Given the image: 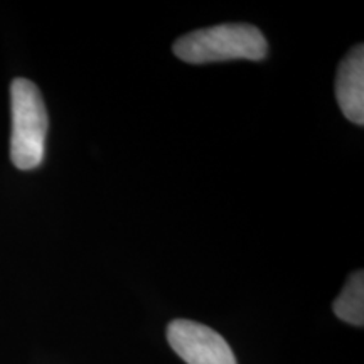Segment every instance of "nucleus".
Segmentation results:
<instances>
[{
    "instance_id": "f257e3e1",
    "label": "nucleus",
    "mask_w": 364,
    "mask_h": 364,
    "mask_svg": "<svg viewBox=\"0 0 364 364\" xmlns=\"http://www.w3.org/2000/svg\"><path fill=\"white\" fill-rule=\"evenodd\" d=\"M268 44L260 29L250 24H221L194 31L176 41L174 54L189 65L267 56Z\"/></svg>"
},
{
    "instance_id": "f03ea898",
    "label": "nucleus",
    "mask_w": 364,
    "mask_h": 364,
    "mask_svg": "<svg viewBox=\"0 0 364 364\" xmlns=\"http://www.w3.org/2000/svg\"><path fill=\"white\" fill-rule=\"evenodd\" d=\"M11 159L21 171L36 169L44 159L48 112L33 81L17 78L11 85Z\"/></svg>"
},
{
    "instance_id": "7ed1b4c3",
    "label": "nucleus",
    "mask_w": 364,
    "mask_h": 364,
    "mask_svg": "<svg viewBox=\"0 0 364 364\" xmlns=\"http://www.w3.org/2000/svg\"><path fill=\"white\" fill-rule=\"evenodd\" d=\"M167 341L188 364H236L230 344L211 327L176 318L167 327Z\"/></svg>"
},
{
    "instance_id": "20e7f679",
    "label": "nucleus",
    "mask_w": 364,
    "mask_h": 364,
    "mask_svg": "<svg viewBox=\"0 0 364 364\" xmlns=\"http://www.w3.org/2000/svg\"><path fill=\"white\" fill-rule=\"evenodd\" d=\"M341 112L353 124H364V46L359 44L341 61L336 80Z\"/></svg>"
},
{
    "instance_id": "39448f33",
    "label": "nucleus",
    "mask_w": 364,
    "mask_h": 364,
    "mask_svg": "<svg viewBox=\"0 0 364 364\" xmlns=\"http://www.w3.org/2000/svg\"><path fill=\"white\" fill-rule=\"evenodd\" d=\"M332 309L336 316L348 324L359 327L364 324V273L361 270L353 273Z\"/></svg>"
}]
</instances>
